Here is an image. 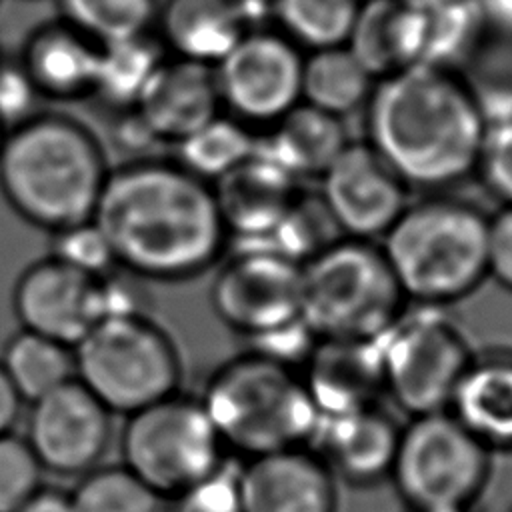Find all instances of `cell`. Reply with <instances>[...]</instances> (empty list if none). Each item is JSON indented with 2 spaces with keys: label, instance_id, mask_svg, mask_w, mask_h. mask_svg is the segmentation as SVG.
<instances>
[{
  "label": "cell",
  "instance_id": "25",
  "mask_svg": "<svg viewBox=\"0 0 512 512\" xmlns=\"http://www.w3.org/2000/svg\"><path fill=\"white\" fill-rule=\"evenodd\" d=\"M258 138L260 146L296 180H318L350 142L342 118L300 102Z\"/></svg>",
  "mask_w": 512,
  "mask_h": 512
},
{
  "label": "cell",
  "instance_id": "43",
  "mask_svg": "<svg viewBox=\"0 0 512 512\" xmlns=\"http://www.w3.org/2000/svg\"><path fill=\"white\" fill-rule=\"evenodd\" d=\"M118 118L112 124L110 138L120 148L122 152L126 150L130 158H140V156H150V148L158 144L156 136L144 122V118L138 114L136 108L116 112Z\"/></svg>",
  "mask_w": 512,
  "mask_h": 512
},
{
  "label": "cell",
  "instance_id": "21",
  "mask_svg": "<svg viewBox=\"0 0 512 512\" xmlns=\"http://www.w3.org/2000/svg\"><path fill=\"white\" fill-rule=\"evenodd\" d=\"M254 18L244 0H162L154 34L168 56L214 66L256 28Z\"/></svg>",
  "mask_w": 512,
  "mask_h": 512
},
{
  "label": "cell",
  "instance_id": "29",
  "mask_svg": "<svg viewBox=\"0 0 512 512\" xmlns=\"http://www.w3.org/2000/svg\"><path fill=\"white\" fill-rule=\"evenodd\" d=\"M0 364L28 404L74 380L72 348L24 328L8 338Z\"/></svg>",
  "mask_w": 512,
  "mask_h": 512
},
{
  "label": "cell",
  "instance_id": "9",
  "mask_svg": "<svg viewBox=\"0 0 512 512\" xmlns=\"http://www.w3.org/2000/svg\"><path fill=\"white\" fill-rule=\"evenodd\" d=\"M124 418L122 464L162 500L178 496L228 460L198 396L176 392Z\"/></svg>",
  "mask_w": 512,
  "mask_h": 512
},
{
  "label": "cell",
  "instance_id": "26",
  "mask_svg": "<svg viewBox=\"0 0 512 512\" xmlns=\"http://www.w3.org/2000/svg\"><path fill=\"white\" fill-rule=\"evenodd\" d=\"M418 8V60L462 74L488 34L474 0H416Z\"/></svg>",
  "mask_w": 512,
  "mask_h": 512
},
{
  "label": "cell",
  "instance_id": "27",
  "mask_svg": "<svg viewBox=\"0 0 512 512\" xmlns=\"http://www.w3.org/2000/svg\"><path fill=\"white\" fill-rule=\"evenodd\" d=\"M166 56L168 52L154 30L98 44L90 98L114 112L136 108Z\"/></svg>",
  "mask_w": 512,
  "mask_h": 512
},
{
  "label": "cell",
  "instance_id": "4",
  "mask_svg": "<svg viewBox=\"0 0 512 512\" xmlns=\"http://www.w3.org/2000/svg\"><path fill=\"white\" fill-rule=\"evenodd\" d=\"M378 246L408 302L446 306L488 278V216L444 192L408 202Z\"/></svg>",
  "mask_w": 512,
  "mask_h": 512
},
{
  "label": "cell",
  "instance_id": "3",
  "mask_svg": "<svg viewBox=\"0 0 512 512\" xmlns=\"http://www.w3.org/2000/svg\"><path fill=\"white\" fill-rule=\"evenodd\" d=\"M110 168L98 136L60 112L40 110L6 130L0 142L6 204L50 234L94 216Z\"/></svg>",
  "mask_w": 512,
  "mask_h": 512
},
{
  "label": "cell",
  "instance_id": "6",
  "mask_svg": "<svg viewBox=\"0 0 512 512\" xmlns=\"http://www.w3.org/2000/svg\"><path fill=\"white\" fill-rule=\"evenodd\" d=\"M406 306L378 242L340 236L302 264L300 314L318 338L376 340Z\"/></svg>",
  "mask_w": 512,
  "mask_h": 512
},
{
  "label": "cell",
  "instance_id": "48",
  "mask_svg": "<svg viewBox=\"0 0 512 512\" xmlns=\"http://www.w3.org/2000/svg\"><path fill=\"white\" fill-rule=\"evenodd\" d=\"M410 512H476L474 506H448V508H430V510H410Z\"/></svg>",
  "mask_w": 512,
  "mask_h": 512
},
{
  "label": "cell",
  "instance_id": "22",
  "mask_svg": "<svg viewBox=\"0 0 512 512\" xmlns=\"http://www.w3.org/2000/svg\"><path fill=\"white\" fill-rule=\"evenodd\" d=\"M18 56L42 98L72 102L92 96L98 44L62 18L32 30Z\"/></svg>",
  "mask_w": 512,
  "mask_h": 512
},
{
  "label": "cell",
  "instance_id": "24",
  "mask_svg": "<svg viewBox=\"0 0 512 512\" xmlns=\"http://www.w3.org/2000/svg\"><path fill=\"white\" fill-rule=\"evenodd\" d=\"M344 46L376 80L416 66V0H360Z\"/></svg>",
  "mask_w": 512,
  "mask_h": 512
},
{
  "label": "cell",
  "instance_id": "33",
  "mask_svg": "<svg viewBox=\"0 0 512 512\" xmlns=\"http://www.w3.org/2000/svg\"><path fill=\"white\" fill-rule=\"evenodd\" d=\"M160 0H58L60 18L96 44L154 30Z\"/></svg>",
  "mask_w": 512,
  "mask_h": 512
},
{
  "label": "cell",
  "instance_id": "5",
  "mask_svg": "<svg viewBox=\"0 0 512 512\" xmlns=\"http://www.w3.org/2000/svg\"><path fill=\"white\" fill-rule=\"evenodd\" d=\"M198 398L226 452L242 460L310 446L320 422L298 370L246 350L222 362Z\"/></svg>",
  "mask_w": 512,
  "mask_h": 512
},
{
  "label": "cell",
  "instance_id": "50",
  "mask_svg": "<svg viewBox=\"0 0 512 512\" xmlns=\"http://www.w3.org/2000/svg\"><path fill=\"white\" fill-rule=\"evenodd\" d=\"M2 136H4V130H2V126H0V142H2Z\"/></svg>",
  "mask_w": 512,
  "mask_h": 512
},
{
  "label": "cell",
  "instance_id": "38",
  "mask_svg": "<svg viewBox=\"0 0 512 512\" xmlns=\"http://www.w3.org/2000/svg\"><path fill=\"white\" fill-rule=\"evenodd\" d=\"M474 176L500 206H512V120L486 128Z\"/></svg>",
  "mask_w": 512,
  "mask_h": 512
},
{
  "label": "cell",
  "instance_id": "8",
  "mask_svg": "<svg viewBox=\"0 0 512 512\" xmlns=\"http://www.w3.org/2000/svg\"><path fill=\"white\" fill-rule=\"evenodd\" d=\"M376 346L384 396L410 418L448 410L474 358L462 328L438 306H406Z\"/></svg>",
  "mask_w": 512,
  "mask_h": 512
},
{
  "label": "cell",
  "instance_id": "32",
  "mask_svg": "<svg viewBox=\"0 0 512 512\" xmlns=\"http://www.w3.org/2000/svg\"><path fill=\"white\" fill-rule=\"evenodd\" d=\"M338 238L340 232L330 218L320 194L300 190L272 232L260 242H252L250 246L268 248L302 266Z\"/></svg>",
  "mask_w": 512,
  "mask_h": 512
},
{
  "label": "cell",
  "instance_id": "36",
  "mask_svg": "<svg viewBox=\"0 0 512 512\" xmlns=\"http://www.w3.org/2000/svg\"><path fill=\"white\" fill-rule=\"evenodd\" d=\"M44 468L32 448L14 432L0 436V512H16L42 488Z\"/></svg>",
  "mask_w": 512,
  "mask_h": 512
},
{
  "label": "cell",
  "instance_id": "19",
  "mask_svg": "<svg viewBox=\"0 0 512 512\" xmlns=\"http://www.w3.org/2000/svg\"><path fill=\"white\" fill-rule=\"evenodd\" d=\"M400 424L380 404L320 418L312 448L336 478L366 486L390 476Z\"/></svg>",
  "mask_w": 512,
  "mask_h": 512
},
{
  "label": "cell",
  "instance_id": "44",
  "mask_svg": "<svg viewBox=\"0 0 512 512\" xmlns=\"http://www.w3.org/2000/svg\"><path fill=\"white\" fill-rule=\"evenodd\" d=\"M484 126H496L512 120V82L510 80H486L472 86Z\"/></svg>",
  "mask_w": 512,
  "mask_h": 512
},
{
  "label": "cell",
  "instance_id": "30",
  "mask_svg": "<svg viewBox=\"0 0 512 512\" xmlns=\"http://www.w3.org/2000/svg\"><path fill=\"white\" fill-rule=\"evenodd\" d=\"M258 144L254 130L226 112L182 138L176 146V162L188 172L214 184L242 164Z\"/></svg>",
  "mask_w": 512,
  "mask_h": 512
},
{
  "label": "cell",
  "instance_id": "11",
  "mask_svg": "<svg viewBox=\"0 0 512 512\" xmlns=\"http://www.w3.org/2000/svg\"><path fill=\"white\" fill-rule=\"evenodd\" d=\"M304 50L280 30L250 28L214 64L222 112L254 128H270L302 102Z\"/></svg>",
  "mask_w": 512,
  "mask_h": 512
},
{
  "label": "cell",
  "instance_id": "49",
  "mask_svg": "<svg viewBox=\"0 0 512 512\" xmlns=\"http://www.w3.org/2000/svg\"><path fill=\"white\" fill-rule=\"evenodd\" d=\"M248 6H250V10L254 12V14H258V10H266V12H270V8H272V2L274 0H244Z\"/></svg>",
  "mask_w": 512,
  "mask_h": 512
},
{
  "label": "cell",
  "instance_id": "16",
  "mask_svg": "<svg viewBox=\"0 0 512 512\" xmlns=\"http://www.w3.org/2000/svg\"><path fill=\"white\" fill-rule=\"evenodd\" d=\"M238 484L244 512L338 510V478L312 446L242 460Z\"/></svg>",
  "mask_w": 512,
  "mask_h": 512
},
{
  "label": "cell",
  "instance_id": "14",
  "mask_svg": "<svg viewBox=\"0 0 512 512\" xmlns=\"http://www.w3.org/2000/svg\"><path fill=\"white\" fill-rule=\"evenodd\" d=\"M112 412L76 378L30 402L24 440L44 472L82 476L112 440Z\"/></svg>",
  "mask_w": 512,
  "mask_h": 512
},
{
  "label": "cell",
  "instance_id": "31",
  "mask_svg": "<svg viewBox=\"0 0 512 512\" xmlns=\"http://www.w3.org/2000/svg\"><path fill=\"white\" fill-rule=\"evenodd\" d=\"M360 0H274L272 16L276 30L292 40L300 50L344 46Z\"/></svg>",
  "mask_w": 512,
  "mask_h": 512
},
{
  "label": "cell",
  "instance_id": "7",
  "mask_svg": "<svg viewBox=\"0 0 512 512\" xmlns=\"http://www.w3.org/2000/svg\"><path fill=\"white\" fill-rule=\"evenodd\" d=\"M72 356L74 378L112 414L128 416L180 392L178 346L152 316L100 320Z\"/></svg>",
  "mask_w": 512,
  "mask_h": 512
},
{
  "label": "cell",
  "instance_id": "18",
  "mask_svg": "<svg viewBox=\"0 0 512 512\" xmlns=\"http://www.w3.org/2000/svg\"><path fill=\"white\" fill-rule=\"evenodd\" d=\"M300 378L320 418L380 404L384 396L376 340L318 338Z\"/></svg>",
  "mask_w": 512,
  "mask_h": 512
},
{
  "label": "cell",
  "instance_id": "20",
  "mask_svg": "<svg viewBox=\"0 0 512 512\" xmlns=\"http://www.w3.org/2000/svg\"><path fill=\"white\" fill-rule=\"evenodd\" d=\"M136 110L158 142L178 144L222 112L214 66L166 56Z\"/></svg>",
  "mask_w": 512,
  "mask_h": 512
},
{
  "label": "cell",
  "instance_id": "10",
  "mask_svg": "<svg viewBox=\"0 0 512 512\" xmlns=\"http://www.w3.org/2000/svg\"><path fill=\"white\" fill-rule=\"evenodd\" d=\"M492 454L450 410L412 416L400 428L388 478L410 510L474 506Z\"/></svg>",
  "mask_w": 512,
  "mask_h": 512
},
{
  "label": "cell",
  "instance_id": "23",
  "mask_svg": "<svg viewBox=\"0 0 512 512\" xmlns=\"http://www.w3.org/2000/svg\"><path fill=\"white\" fill-rule=\"evenodd\" d=\"M448 410L488 450L512 452V354H474Z\"/></svg>",
  "mask_w": 512,
  "mask_h": 512
},
{
  "label": "cell",
  "instance_id": "39",
  "mask_svg": "<svg viewBox=\"0 0 512 512\" xmlns=\"http://www.w3.org/2000/svg\"><path fill=\"white\" fill-rule=\"evenodd\" d=\"M146 284V280L120 266H114L106 274L98 276L96 288L100 320L150 316L152 298Z\"/></svg>",
  "mask_w": 512,
  "mask_h": 512
},
{
  "label": "cell",
  "instance_id": "28",
  "mask_svg": "<svg viewBox=\"0 0 512 512\" xmlns=\"http://www.w3.org/2000/svg\"><path fill=\"white\" fill-rule=\"evenodd\" d=\"M376 78L346 46L304 54L302 102L336 118H346L366 106Z\"/></svg>",
  "mask_w": 512,
  "mask_h": 512
},
{
  "label": "cell",
  "instance_id": "45",
  "mask_svg": "<svg viewBox=\"0 0 512 512\" xmlns=\"http://www.w3.org/2000/svg\"><path fill=\"white\" fill-rule=\"evenodd\" d=\"M488 34L512 40V0H474Z\"/></svg>",
  "mask_w": 512,
  "mask_h": 512
},
{
  "label": "cell",
  "instance_id": "12",
  "mask_svg": "<svg viewBox=\"0 0 512 512\" xmlns=\"http://www.w3.org/2000/svg\"><path fill=\"white\" fill-rule=\"evenodd\" d=\"M302 266L262 246L240 244L220 266L210 304L242 338L282 326L300 314Z\"/></svg>",
  "mask_w": 512,
  "mask_h": 512
},
{
  "label": "cell",
  "instance_id": "2",
  "mask_svg": "<svg viewBox=\"0 0 512 512\" xmlns=\"http://www.w3.org/2000/svg\"><path fill=\"white\" fill-rule=\"evenodd\" d=\"M366 142L410 190L446 192L476 172L486 126L462 74L410 66L376 80Z\"/></svg>",
  "mask_w": 512,
  "mask_h": 512
},
{
  "label": "cell",
  "instance_id": "47",
  "mask_svg": "<svg viewBox=\"0 0 512 512\" xmlns=\"http://www.w3.org/2000/svg\"><path fill=\"white\" fill-rule=\"evenodd\" d=\"M16 512H74V506L70 494L42 486Z\"/></svg>",
  "mask_w": 512,
  "mask_h": 512
},
{
  "label": "cell",
  "instance_id": "34",
  "mask_svg": "<svg viewBox=\"0 0 512 512\" xmlns=\"http://www.w3.org/2000/svg\"><path fill=\"white\" fill-rule=\"evenodd\" d=\"M70 498L74 512H158L162 500L122 462L78 476Z\"/></svg>",
  "mask_w": 512,
  "mask_h": 512
},
{
  "label": "cell",
  "instance_id": "40",
  "mask_svg": "<svg viewBox=\"0 0 512 512\" xmlns=\"http://www.w3.org/2000/svg\"><path fill=\"white\" fill-rule=\"evenodd\" d=\"M244 340H248L246 352H252L256 356H262L266 360L300 372L314 344L318 342V336L310 330L304 318L298 316L282 326H276L272 330H266Z\"/></svg>",
  "mask_w": 512,
  "mask_h": 512
},
{
  "label": "cell",
  "instance_id": "13",
  "mask_svg": "<svg viewBox=\"0 0 512 512\" xmlns=\"http://www.w3.org/2000/svg\"><path fill=\"white\" fill-rule=\"evenodd\" d=\"M318 180V194L346 238L378 242L410 202V188L366 140H350Z\"/></svg>",
  "mask_w": 512,
  "mask_h": 512
},
{
  "label": "cell",
  "instance_id": "51",
  "mask_svg": "<svg viewBox=\"0 0 512 512\" xmlns=\"http://www.w3.org/2000/svg\"><path fill=\"white\" fill-rule=\"evenodd\" d=\"M510 512H512V510H510Z\"/></svg>",
  "mask_w": 512,
  "mask_h": 512
},
{
  "label": "cell",
  "instance_id": "37",
  "mask_svg": "<svg viewBox=\"0 0 512 512\" xmlns=\"http://www.w3.org/2000/svg\"><path fill=\"white\" fill-rule=\"evenodd\" d=\"M170 512H244L238 466L226 460L218 470L170 498Z\"/></svg>",
  "mask_w": 512,
  "mask_h": 512
},
{
  "label": "cell",
  "instance_id": "42",
  "mask_svg": "<svg viewBox=\"0 0 512 512\" xmlns=\"http://www.w3.org/2000/svg\"><path fill=\"white\" fill-rule=\"evenodd\" d=\"M488 278L512 292V206L488 216Z\"/></svg>",
  "mask_w": 512,
  "mask_h": 512
},
{
  "label": "cell",
  "instance_id": "1",
  "mask_svg": "<svg viewBox=\"0 0 512 512\" xmlns=\"http://www.w3.org/2000/svg\"><path fill=\"white\" fill-rule=\"evenodd\" d=\"M92 218L116 264L146 282L192 280L228 246L212 184L174 158L150 154L112 166Z\"/></svg>",
  "mask_w": 512,
  "mask_h": 512
},
{
  "label": "cell",
  "instance_id": "15",
  "mask_svg": "<svg viewBox=\"0 0 512 512\" xmlns=\"http://www.w3.org/2000/svg\"><path fill=\"white\" fill-rule=\"evenodd\" d=\"M98 276L46 256L26 266L12 288L20 328L74 346L98 324Z\"/></svg>",
  "mask_w": 512,
  "mask_h": 512
},
{
  "label": "cell",
  "instance_id": "17",
  "mask_svg": "<svg viewBox=\"0 0 512 512\" xmlns=\"http://www.w3.org/2000/svg\"><path fill=\"white\" fill-rule=\"evenodd\" d=\"M228 244H252L266 238L286 214L302 190L286 168H282L262 146L234 170L212 184Z\"/></svg>",
  "mask_w": 512,
  "mask_h": 512
},
{
  "label": "cell",
  "instance_id": "46",
  "mask_svg": "<svg viewBox=\"0 0 512 512\" xmlns=\"http://www.w3.org/2000/svg\"><path fill=\"white\" fill-rule=\"evenodd\" d=\"M22 404V396L18 394L0 364V436L14 430L16 422L22 416Z\"/></svg>",
  "mask_w": 512,
  "mask_h": 512
},
{
  "label": "cell",
  "instance_id": "35",
  "mask_svg": "<svg viewBox=\"0 0 512 512\" xmlns=\"http://www.w3.org/2000/svg\"><path fill=\"white\" fill-rule=\"evenodd\" d=\"M48 256L88 276H102L118 266L110 242L94 218L52 232Z\"/></svg>",
  "mask_w": 512,
  "mask_h": 512
},
{
  "label": "cell",
  "instance_id": "41",
  "mask_svg": "<svg viewBox=\"0 0 512 512\" xmlns=\"http://www.w3.org/2000/svg\"><path fill=\"white\" fill-rule=\"evenodd\" d=\"M44 100L20 56L0 54V126L10 130L40 112Z\"/></svg>",
  "mask_w": 512,
  "mask_h": 512
}]
</instances>
